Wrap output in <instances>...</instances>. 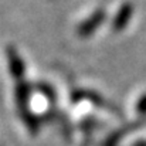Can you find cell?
Listing matches in <instances>:
<instances>
[{
	"label": "cell",
	"instance_id": "1",
	"mask_svg": "<svg viewBox=\"0 0 146 146\" xmlns=\"http://www.w3.org/2000/svg\"><path fill=\"white\" fill-rule=\"evenodd\" d=\"M105 17H106V13H105L102 9L97 10V11H95L92 16H90L82 24H80V27L77 29L78 36H80V37H88V36H91L98 27H99V24L104 21Z\"/></svg>",
	"mask_w": 146,
	"mask_h": 146
},
{
	"label": "cell",
	"instance_id": "4",
	"mask_svg": "<svg viewBox=\"0 0 146 146\" xmlns=\"http://www.w3.org/2000/svg\"><path fill=\"white\" fill-rule=\"evenodd\" d=\"M136 112L142 116H146V94H143L136 102Z\"/></svg>",
	"mask_w": 146,
	"mask_h": 146
},
{
	"label": "cell",
	"instance_id": "3",
	"mask_svg": "<svg viewBox=\"0 0 146 146\" xmlns=\"http://www.w3.org/2000/svg\"><path fill=\"white\" fill-rule=\"evenodd\" d=\"M132 13H133V9L129 3H125L119 7L118 13L115 14L113 17V21H112V29L116 30V31H121L122 29H125L132 17Z\"/></svg>",
	"mask_w": 146,
	"mask_h": 146
},
{
	"label": "cell",
	"instance_id": "2",
	"mask_svg": "<svg viewBox=\"0 0 146 146\" xmlns=\"http://www.w3.org/2000/svg\"><path fill=\"white\" fill-rule=\"evenodd\" d=\"M6 55H7V65H9V70H10L11 75L16 80H23L24 62H23L20 54L17 52V50L14 48V47H7Z\"/></svg>",
	"mask_w": 146,
	"mask_h": 146
},
{
	"label": "cell",
	"instance_id": "5",
	"mask_svg": "<svg viewBox=\"0 0 146 146\" xmlns=\"http://www.w3.org/2000/svg\"><path fill=\"white\" fill-rule=\"evenodd\" d=\"M133 146H146V141H138L133 143Z\"/></svg>",
	"mask_w": 146,
	"mask_h": 146
}]
</instances>
